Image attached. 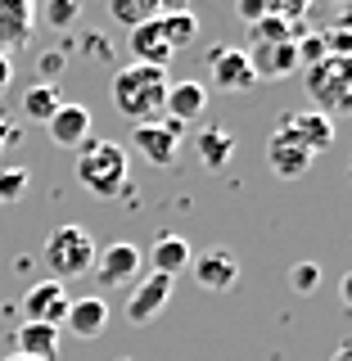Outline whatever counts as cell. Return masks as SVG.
<instances>
[{
  "label": "cell",
  "instance_id": "obj_4",
  "mask_svg": "<svg viewBox=\"0 0 352 361\" xmlns=\"http://www.w3.org/2000/svg\"><path fill=\"white\" fill-rule=\"evenodd\" d=\"M308 99L316 104V113L334 118V113H348L352 104V59H321L316 68H308Z\"/></svg>",
  "mask_w": 352,
  "mask_h": 361
},
{
  "label": "cell",
  "instance_id": "obj_31",
  "mask_svg": "<svg viewBox=\"0 0 352 361\" xmlns=\"http://www.w3.org/2000/svg\"><path fill=\"white\" fill-rule=\"evenodd\" d=\"M235 14H240L248 27H253L257 18H267V5H262V0H235Z\"/></svg>",
  "mask_w": 352,
  "mask_h": 361
},
{
  "label": "cell",
  "instance_id": "obj_16",
  "mask_svg": "<svg viewBox=\"0 0 352 361\" xmlns=\"http://www.w3.org/2000/svg\"><path fill=\"white\" fill-rule=\"evenodd\" d=\"M203 109H208V86L203 82H167V99H163V113L181 127H190V122L203 118Z\"/></svg>",
  "mask_w": 352,
  "mask_h": 361
},
{
  "label": "cell",
  "instance_id": "obj_29",
  "mask_svg": "<svg viewBox=\"0 0 352 361\" xmlns=\"http://www.w3.org/2000/svg\"><path fill=\"white\" fill-rule=\"evenodd\" d=\"M289 285H293V293L308 298V293H316V285H321V267H316V262H298L289 271Z\"/></svg>",
  "mask_w": 352,
  "mask_h": 361
},
{
  "label": "cell",
  "instance_id": "obj_33",
  "mask_svg": "<svg viewBox=\"0 0 352 361\" xmlns=\"http://www.w3.org/2000/svg\"><path fill=\"white\" fill-rule=\"evenodd\" d=\"M9 82H14V63H9L5 54H0V95L9 90Z\"/></svg>",
  "mask_w": 352,
  "mask_h": 361
},
{
  "label": "cell",
  "instance_id": "obj_9",
  "mask_svg": "<svg viewBox=\"0 0 352 361\" xmlns=\"http://www.w3.org/2000/svg\"><path fill=\"white\" fill-rule=\"evenodd\" d=\"M37 32V0H0V54H14Z\"/></svg>",
  "mask_w": 352,
  "mask_h": 361
},
{
  "label": "cell",
  "instance_id": "obj_23",
  "mask_svg": "<svg viewBox=\"0 0 352 361\" xmlns=\"http://www.w3.org/2000/svg\"><path fill=\"white\" fill-rule=\"evenodd\" d=\"M59 104H63L59 90H54L50 82H37V86H28V95H23V118H28V122H41V127H45V122L54 118V109H59Z\"/></svg>",
  "mask_w": 352,
  "mask_h": 361
},
{
  "label": "cell",
  "instance_id": "obj_27",
  "mask_svg": "<svg viewBox=\"0 0 352 361\" xmlns=\"http://www.w3.org/2000/svg\"><path fill=\"white\" fill-rule=\"evenodd\" d=\"M77 18H82V0H50V5H45V23H50L54 32L77 27Z\"/></svg>",
  "mask_w": 352,
  "mask_h": 361
},
{
  "label": "cell",
  "instance_id": "obj_13",
  "mask_svg": "<svg viewBox=\"0 0 352 361\" xmlns=\"http://www.w3.org/2000/svg\"><path fill=\"white\" fill-rule=\"evenodd\" d=\"M280 127H285V131H289V135H293V140H298L312 158H316V154H325V149L334 145V118H325V113H316V109L289 113V118L280 122Z\"/></svg>",
  "mask_w": 352,
  "mask_h": 361
},
{
  "label": "cell",
  "instance_id": "obj_7",
  "mask_svg": "<svg viewBox=\"0 0 352 361\" xmlns=\"http://www.w3.org/2000/svg\"><path fill=\"white\" fill-rule=\"evenodd\" d=\"M190 271H195L199 289L226 293V289H235V280H240V257H235L231 248H208V253L190 257Z\"/></svg>",
  "mask_w": 352,
  "mask_h": 361
},
{
  "label": "cell",
  "instance_id": "obj_21",
  "mask_svg": "<svg viewBox=\"0 0 352 361\" xmlns=\"http://www.w3.org/2000/svg\"><path fill=\"white\" fill-rule=\"evenodd\" d=\"M199 163L208 167V172H221L226 163L235 158V135L226 131V127H208V131H199Z\"/></svg>",
  "mask_w": 352,
  "mask_h": 361
},
{
  "label": "cell",
  "instance_id": "obj_12",
  "mask_svg": "<svg viewBox=\"0 0 352 361\" xmlns=\"http://www.w3.org/2000/svg\"><path fill=\"white\" fill-rule=\"evenodd\" d=\"M267 167H271V176H280V180H298L312 167V154L303 149L285 127H276L271 140H267Z\"/></svg>",
  "mask_w": 352,
  "mask_h": 361
},
{
  "label": "cell",
  "instance_id": "obj_20",
  "mask_svg": "<svg viewBox=\"0 0 352 361\" xmlns=\"http://www.w3.org/2000/svg\"><path fill=\"white\" fill-rule=\"evenodd\" d=\"M190 244L181 240V235H158L154 248H150V267L158 271V276H172L176 280V271H186L190 267Z\"/></svg>",
  "mask_w": 352,
  "mask_h": 361
},
{
  "label": "cell",
  "instance_id": "obj_14",
  "mask_svg": "<svg viewBox=\"0 0 352 361\" xmlns=\"http://www.w3.org/2000/svg\"><path fill=\"white\" fill-rule=\"evenodd\" d=\"M45 131H50V145H59V149H82L90 140V109L86 104H59L54 118L45 122Z\"/></svg>",
  "mask_w": 352,
  "mask_h": 361
},
{
  "label": "cell",
  "instance_id": "obj_32",
  "mask_svg": "<svg viewBox=\"0 0 352 361\" xmlns=\"http://www.w3.org/2000/svg\"><path fill=\"white\" fill-rule=\"evenodd\" d=\"M86 54L90 59H109V41H99L95 32H86Z\"/></svg>",
  "mask_w": 352,
  "mask_h": 361
},
{
  "label": "cell",
  "instance_id": "obj_2",
  "mask_svg": "<svg viewBox=\"0 0 352 361\" xmlns=\"http://www.w3.org/2000/svg\"><path fill=\"white\" fill-rule=\"evenodd\" d=\"M77 180L95 199H118L127 190V149L118 140H86L77 149Z\"/></svg>",
  "mask_w": 352,
  "mask_h": 361
},
{
  "label": "cell",
  "instance_id": "obj_18",
  "mask_svg": "<svg viewBox=\"0 0 352 361\" xmlns=\"http://www.w3.org/2000/svg\"><path fill=\"white\" fill-rule=\"evenodd\" d=\"M14 353L18 357H32V361H54V353H59V330L54 325H32V321H23L18 330H14Z\"/></svg>",
  "mask_w": 352,
  "mask_h": 361
},
{
  "label": "cell",
  "instance_id": "obj_1",
  "mask_svg": "<svg viewBox=\"0 0 352 361\" xmlns=\"http://www.w3.org/2000/svg\"><path fill=\"white\" fill-rule=\"evenodd\" d=\"M167 99V68H150V63H127L113 73V109L127 122H154L163 113Z\"/></svg>",
  "mask_w": 352,
  "mask_h": 361
},
{
  "label": "cell",
  "instance_id": "obj_34",
  "mask_svg": "<svg viewBox=\"0 0 352 361\" xmlns=\"http://www.w3.org/2000/svg\"><path fill=\"white\" fill-rule=\"evenodd\" d=\"M9 140H18V127H14L9 118H0V149H5Z\"/></svg>",
  "mask_w": 352,
  "mask_h": 361
},
{
  "label": "cell",
  "instance_id": "obj_36",
  "mask_svg": "<svg viewBox=\"0 0 352 361\" xmlns=\"http://www.w3.org/2000/svg\"><path fill=\"white\" fill-rule=\"evenodd\" d=\"M5 361H32V357H18V353H9V357H5Z\"/></svg>",
  "mask_w": 352,
  "mask_h": 361
},
{
  "label": "cell",
  "instance_id": "obj_30",
  "mask_svg": "<svg viewBox=\"0 0 352 361\" xmlns=\"http://www.w3.org/2000/svg\"><path fill=\"white\" fill-rule=\"evenodd\" d=\"M37 68H41V82L54 86V77H59V68H63V50H45L37 59Z\"/></svg>",
  "mask_w": 352,
  "mask_h": 361
},
{
  "label": "cell",
  "instance_id": "obj_10",
  "mask_svg": "<svg viewBox=\"0 0 352 361\" xmlns=\"http://www.w3.org/2000/svg\"><path fill=\"white\" fill-rule=\"evenodd\" d=\"M140 262H145V253L135 244L127 240H118V244H109V248H99L95 253V276H99V285H109V289H118V285H127V280L140 276Z\"/></svg>",
  "mask_w": 352,
  "mask_h": 361
},
{
  "label": "cell",
  "instance_id": "obj_22",
  "mask_svg": "<svg viewBox=\"0 0 352 361\" xmlns=\"http://www.w3.org/2000/svg\"><path fill=\"white\" fill-rule=\"evenodd\" d=\"M154 23H158V37H163V45H167L172 54L186 50V45L199 37V18L190 14V9H181V14H158Z\"/></svg>",
  "mask_w": 352,
  "mask_h": 361
},
{
  "label": "cell",
  "instance_id": "obj_5",
  "mask_svg": "<svg viewBox=\"0 0 352 361\" xmlns=\"http://www.w3.org/2000/svg\"><path fill=\"white\" fill-rule=\"evenodd\" d=\"M181 135H186V127L172 122V118H163V122H140L135 135H131V145H135V154H140L145 163L172 167L176 154H181Z\"/></svg>",
  "mask_w": 352,
  "mask_h": 361
},
{
  "label": "cell",
  "instance_id": "obj_24",
  "mask_svg": "<svg viewBox=\"0 0 352 361\" xmlns=\"http://www.w3.org/2000/svg\"><path fill=\"white\" fill-rule=\"evenodd\" d=\"M109 14L118 27H140V23H154L158 18V0H109Z\"/></svg>",
  "mask_w": 352,
  "mask_h": 361
},
{
  "label": "cell",
  "instance_id": "obj_17",
  "mask_svg": "<svg viewBox=\"0 0 352 361\" xmlns=\"http://www.w3.org/2000/svg\"><path fill=\"white\" fill-rule=\"evenodd\" d=\"M63 325L77 338H99V334L109 330V302L104 298H73V302H68Z\"/></svg>",
  "mask_w": 352,
  "mask_h": 361
},
{
  "label": "cell",
  "instance_id": "obj_19",
  "mask_svg": "<svg viewBox=\"0 0 352 361\" xmlns=\"http://www.w3.org/2000/svg\"><path fill=\"white\" fill-rule=\"evenodd\" d=\"M131 63H150V68H167L172 63V50L163 45L158 37V23H140V27H131Z\"/></svg>",
  "mask_w": 352,
  "mask_h": 361
},
{
  "label": "cell",
  "instance_id": "obj_25",
  "mask_svg": "<svg viewBox=\"0 0 352 361\" xmlns=\"http://www.w3.org/2000/svg\"><path fill=\"white\" fill-rule=\"evenodd\" d=\"M293 37H303V27H293V23H285V18H257L253 27H248V41L253 45H271V41H293Z\"/></svg>",
  "mask_w": 352,
  "mask_h": 361
},
{
  "label": "cell",
  "instance_id": "obj_35",
  "mask_svg": "<svg viewBox=\"0 0 352 361\" xmlns=\"http://www.w3.org/2000/svg\"><path fill=\"white\" fill-rule=\"evenodd\" d=\"M186 9V0H158V14H181Z\"/></svg>",
  "mask_w": 352,
  "mask_h": 361
},
{
  "label": "cell",
  "instance_id": "obj_26",
  "mask_svg": "<svg viewBox=\"0 0 352 361\" xmlns=\"http://www.w3.org/2000/svg\"><path fill=\"white\" fill-rule=\"evenodd\" d=\"M32 185L28 167H0V203H18Z\"/></svg>",
  "mask_w": 352,
  "mask_h": 361
},
{
  "label": "cell",
  "instance_id": "obj_8",
  "mask_svg": "<svg viewBox=\"0 0 352 361\" xmlns=\"http://www.w3.org/2000/svg\"><path fill=\"white\" fill-rule=\"evenodd\" d=\"M172 289H176L172 276H158V271H150V276L131 289V298H127V321L131 325H150L154 316L172 302Z\"/></svg>",
  "mask_w": 352,
  "mask_h": 361
},
{
  "label": "cell",
  "instance_id": "obj_3",
  "mask_svg": "<svg viewBox=\"0 0 352 361\" xmlns=\"http://www.w3.org/2000/svg\"><path fill=\"white\" fill-rule=\"evenodd\" d=\"M95 253H99V244L90 240V231L86 226H54L50 231V240H45L41 248V257H45V267H50V280H82L90 276V267H95Z\"/></svg>",
  "mask_w": 352,
  "mask_h": 361
},
{
  "label": "cell",
  "instance_id": "obj_11",
  "mask_svg": "<svg viewBox=\"0 0 352 361\" xmlns=\"http://www.w3.org/2000/svg\"><path fill=\"white\" fill-rule=\"evenodd\" d=\"M244 59H248V68H253V82H285L289 73H298V54H293V41L248 45Z\"/></svg>",
  "mask_w": 352,
  "mask_h": 361
},
{
  "label": "cell",
  "instance_id": "obj_15",
  "mask_svg": "<svg viewBox=\"0 0 352 361\" xmlns=\"http://www.w3.org/2000/svg\"><path fill=\"white\" fill-rule=\"evenodd\" d=\"M208 82L217 90H248L253 86V68H248L244 50H231V45L212 50L208 54Z\"/></svg>",
  "mask_w": 352,
  "mask_h": 361
},
{
  "label": "cell",
  "instance_id": "obj_6",
  "mask_svg": "<svg viewBox=\"0 0 352 361\" xmlns=\"http://www.w3.org/2000/svg\"><path fill=\"white\" fill-rule=\"evenodd\" d=\"M68 289L59 285V280H37V285H28V293H23V321L32 325H54L59 330L63 316H68Z\"/></svg>",
  "mask_w": 352,
  "mask_h": 361
},
{
  "label": "cell",
  "instance_id": "obj_28",
  "mask_svg": "<svg viewBox=\"0 0 352 361\" xmlns=\"http://www.w3.org/2000/svg\"><path fill=\"white\" fill-rule=\"evenodd\" d=\"M262 5H267L271 18H285V23H293V27H303V18H308L312 0H262Z\"/></svg>",
  "mask_w": 352,
  "mask_h": 361
}]
</instances>
